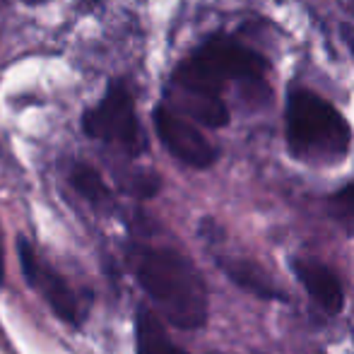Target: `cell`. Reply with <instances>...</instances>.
Masks as SVG:
<instances>
[{
  "mask_svg": "<svg viewBox=\"0 0 354 354\" xmlns=\"http://www.w3.org/2000/svg\"><path fill=\"white\" fill-rule=\"evenodd\" d=\"M133 272L142 292L152 299L164 318L183 330L205 326L207 289L198 268L171 248H136Z\"/></svg>",
  "mask_w": 354,
  "mask_h": 354,
  "instance_id": "1",
  "label": "cell"
},
{
  "mask_svg": "<svg viewBox=\"0 0 354 354\" xmlns=\"http://www.w3.org/2000/svg\"><path fill=\"white\" fill-rule=\"evenodd\" d=\"M287 140L301 159L337 162L350 149L352 131L326 99L308 89H294L287 99Z\"/></svg>",
  "mask_w": 354,
  "mask_h": 354,
  "instance_id": "2",
  "label": "cell"
},
{
  "mask_svg": "<svg viewBox=\"0 0 354 354\" xmlns=\"http://www.w3.org/2000/svg\"><path fill=\"white\" fill-rule=\"evenodd\" d=\"M263 73H266L263 56L229 37H212L178 68L174 75V84L219 94L232 80L251 84L261 82Z\"/></svg>",
  "mask_w": 354,
  "mask_h": 354,
  "instance_id": "3",
  "label": "cell"
},
{
  "mask_svg": "<svg viewBox=\"0 0 354 354\" xmlns=\"http://www.w3.org/2000/svg\"><path fill=\"white\" fill-rule=\"evenodd\" d=\"M82 128L87 138L116 145L128 154H140L145 149V136L138 123L136 102L126 84L121 82L109 84L102 102L84 111Z\"/></svg>",
  "mask_w": 354,
  "mask_h": 354,
  "instance_id": "4",
  "label": "cell"
},
{
  "mask_svg": "<svg viewBox=\"0 0 354 354\" xmlns=\"http://www.w3.org/2000/svg\"><path fill=\"white\" fill-rule=\"evenodd\" d=\"M17 256H19V268H22L24 277H27L29 287L37 289L46 299L51 311L63 323L77 328L84 318V311L75 289L66 282V277L41 261V256L37 253V248H34V243L29 239L24 236L17 239Z\"/></svg>",
  "mask_w": 354,
  "mask_h": 354,
  "instance_id": "5",
  "label": "cell"
},
{
  "mask_svg": "<svg viewBox=\"0 0 354 354\" xmlns=\"http://www.w3.org/2000/svg\"><path fill=\"white\" fill-rule=\"evenodd\" d=\"M154 131H157L164 147L178 162L188 164L193 169H207L217 157L210 140L191 121H186L181 113L171 111L167 106L154 109Z\"/></svg>",
  "mask_w": 354,
  "mask_h": 354,
  "instance_id": "6",
  "label": "cell"
},
{
  "mask_svg": "<svg viewBox=\"0 0 354 354\" xmlns=\"http://www.w3.org/2000/svg\"><path fill=\"white\" fill-rule=\"evenodd\" d=\"M294 272L301 280L304 289L316 299L318 306L326 308L328 313L340 311L345 297H342V287L340 280L335 277V272L328 270L318 261H297L294 263Z\"/></svg>",
  "mask_w": 354,
  "mask_h": 354,
  "instance_id": "7",
  "label": "cell"
},
{
  "mask_svg": "<svg viewBox=\"0 0 354 354\" xmlns=\"http://www.w3.org/2000/svg\"><path fill=\"white\" fill-rule=\"evenodd\" d=\"M176 102L186 113H191L196 121L205 123L210 128H222L229 123V111L219 94L198 92V89L176 87Z\"/></svg>",
  "mask_w": 354,
  "mask_h": 354,
  "instance_id": "8",
  "label": "cell"
},
{
  "mask_svg": "<svg viewBox=\"0 0 354 354\" xmlns=\"http://www.w3.org/2000/svg\"><path fill=\"white\" fill-rule=\"evenodd\" d=\"M136 345L138 354H188L186 350L176 347L169 340L167 330L159 323V318L154 316L147 308L138 311V321H136Z\"/></svg>",
  "mask_w": 354,
  "mask_h": 354,
  "instance_id": "9",
  "label": "cell"
},
{
  "mask_svg": "<svg viewBox=\"0 0 354 354\" xmlns=\"http://www.w3.org/2000/svg\"><path fill=\"white\" fill-rule=\"evenodd\" d=\"M222 270L232 277L239 287H243L246 292L256 294L263 299H275V287H272L270 277L251 261H219Z\"/></svg>",
  "mask_w": 354,
  "mask_h": 354,
  "instance_id": "10",
  "label": "cell"
},
{
  "mask_svg": "<svg viewBox=\"0 0 354 354\" xmlns=\"http://www.w3.org/2000/svg\"><path fill=\"white\" fill-rule=\"evenodd\" d=\"M71 183L75 191L87 203H92L94 207H102L111 201V193H109V186L104 183L102 174L89 164H75L71 171Z\"/></svg>",
  "mask_w": 354,
  "mask_h": 354,
  "instance_id": "11",
  "label": "cell"
},
{
  "mask_svg": "<svg viewBox=\"0 0 354 354\" xmlns=\"http://www.w3.org/2000/svg\"><path fill=\"white\" fill-rule=\"evenodd\" d=\"M333 212H335V217L340 219L350 232H354V183L342 188V191L333 198Z\"/></svg>",
  "mask_w": 354,
  "mask_h": 354,
  "instance_id": "12",
  "label": "cell"
},
{
  "mask_svg": "<svg viewBox=\"0 0 354 354\" xmlns=\"http://www.w3.org/2000/svg\"><path fill=\"white\" fill-rule=\"evenodd\" d=\"M133 191L140 198H152L159 191V178L154 174H142V176H138L133 181Z\"/></svg>",
  "mask_w": 354,
  "mask_h": 354,
  "instance_id": "13",
  "label": "cell"
},
{
  "mask_svg": "<svg viewBox=\"0 0 354 354\" xmlns=\"http://www.w3.org/2000/svg\"><path fill=\"white\" fill-rule=\"evenodd\" d=\"M342 39H345L347 48H350V53L354 56V24H345L342 27Z\"/></svg>",
  "mask_w": 354,
  "mask_h": 354,
  "instance_id": "14",
  "label": "cell"
},
{
  "mask_svg": "<svg viewBox=\"0 0 354 354\" xmlns=\"http://www.w3.org/2000/svg\"><path fill=\"white\" fill-rule=\"evenodd\" d=\"M5 277V251H3V234H0V282Z\"/></svg>",
  "mask_w": 354,
  "mask_h": 354,
  "instance_id": "15",
  "label": "cell"
},
{
  "mask_svg": "<svg viewBox=\"0 0 354 354\" xmlns=\"http://www.w3.org/2000/svg\"><path fill=\"white\" fill-rule=\"evenodd\" d=\"M27 5H41V3H46V0H24Z\"/></svg>",
  "mask_w": 354,
  "mask_h": 354,
  "instance_id": "16",
  "label": "cell"
},
{
  "mask_svg": "<svg viewBox=\"0 0 354 354\" xmlns=\"http://www.w3.org/2000/svg\"><path fill=\"white\" fill-rule=\"evenodd\" d=\"M350 3H352V12H354V0H350Z\"/></svg>",
  "mask_w": 354,
  "mask_h": 354,
  "instance_id": "17",
  "label": "cell"
}]
</instances>
